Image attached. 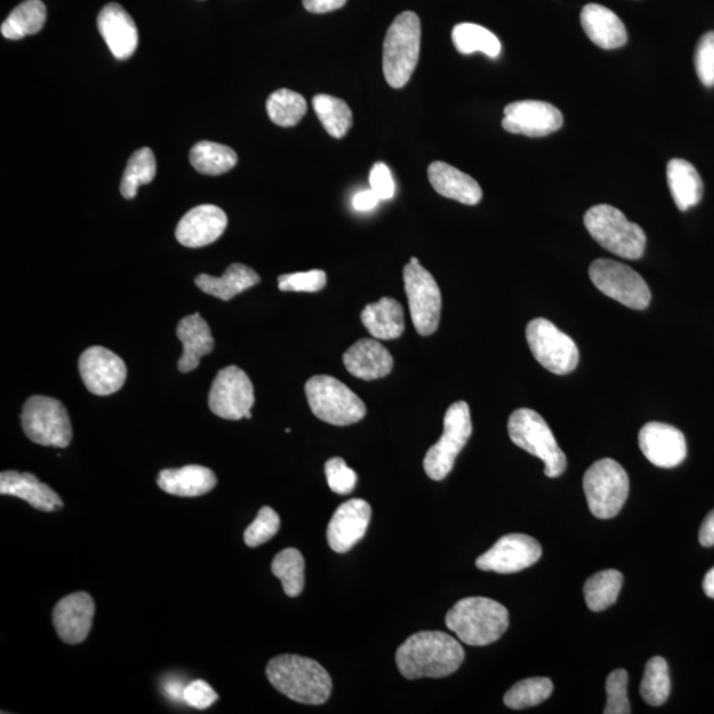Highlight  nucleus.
Wrapping results in <instances>:
<instances>
[{
  "instance_id": "obj_34",
  "label": "nucleus",
  "mask_w": 714,
  "mask_h": 714,
  "mask_svg": "<svg viewBox=\"0 0 714 714\" xmlns=\"http://www.w3.org/2000/svg\"><path fill=\"white\" fill-rule=\"evenodd\" d=\"M451 37L459 54L471 55L482 53L488 57H493V59L500 55L502 44L499 39H497L493 32L482 27L480 24H457L454 30H452Z\"/></svg>"
},
{
  "instance_id": "obj_36",
  "label": "nucleus",
  "mask_w": 714,
  "mask_h": 714,
  "mask_svg": "<svg viewBox=\"0 0 714 714\" xmlns=\"http://www.w3.org/2000/svg\"><path fill=\"white\" fill-rule=\"evenodd\" d=\"M312 106L322 126L331 137L341 139L347 136L353 127V112L346 101L329 94H318L312 100Z\"/></svg>"
},
{
  "instance_id": "obj_19",
  "label": "nucleus",
  "mask_w": 714,
  "mask_h": 714,
  "mask_svg": "<svg viewBox=\"0 0 714 714\" xmlns=\"http://www.w3.org/2000/svg\"><path fill=\"white\" fill-rule=\"evenodd\" d=\"M95 604L85 591L60 599L54 609V626L67 645H80L91 633Z\"/></svg>"
},
{
  "instance_id": "obj_48",
  "label": "nucleus",
  "mask_w": 714,
  "mask_h": 714,
  "mask_svg": "<svg viewBox=\"0 0 714 714\" xmlns=\"http://www.w3.org/2000/svg\"><path fill=\"white\" fill-rule=\"evenodd\" d=\"M369 184L380 200H391L396 193V184L385 163H376L369 174Z\"/></svg>"
},
{
  "instance_id": "obj_49",
  "label": "nucleus",
  "mask_w": 714,
  "mask_h": 714,
  "mask_svg": "<svg viewBox=\"0 0 714 714\" xmlns=\"http://www.w3.org/2000/svg\"><path fill=\"white\" fill-rule=\"evenodd\" d=\"M347 0H303L304 9L312 14H327L346 5Z\"/></svg>"
},
{
  "instance_id": "obj_45",
  "label": "nucleus",
  "mask_w": 714,
  "mask_h": 714,
  "mask_svg": "<svg viewBox=\"0 0 714 714\" xmlns=\"http://www.w3.org/2000/svg\"><path fill=\"white\" fill-rule=\"evenodd\" d=\"M326 477L331 491H334L337 495H348L353 493L357 483V474L353 469L347 467V463L344 462L342 458H331L327 461L326 467Z\"/></svg>"
},
{
  "instance_id": "obj_28",
  "label": "nucleus",
  "mask_w": 714,
  "mask_h": 714,
  "mask_svg": "<svg viewBox=\"0 0 714 714\" xmlns=\"http://www.w3.org/2000/svg\"><path fill=\"white\" fill-rule=\"evenodd\" d=\"M159 488L164 493L181 497L206 495L218 484L212 470L199 464H188L182 469H165L158 475Z\"/></svg>"
},
{
  "instance_id": "obj_23",
  "label": "nucleus",
  "mask_w": 714,
  "mask_h": 714,
  "mask_svg": "<svg viewBox=\"0 0 714 714\" xmlns=\"http://www.w3.org/2000/svg\"><path fill=\"white\" fill-rule=\"evenodd\" d=\"M0 494L19 497L43 513L60 511L64 508L61 497L48 484L30 473L3 471L0 474Z\"/></svg>"
},
{
  "instance_id": "obj_20",
  "label": "nucleus",
  "mask_w": 714,
  "mask_h": 714,
  "mask_svg": "<svg viewBox=\"0 0 714 714\" xmlns=\"http://www.w3.org/2000/svg\"><path fill=\"white\" fill-rule=\"evenodd\" d=\"M372 508L362 499H350L336 509L327 527V541L331 550L346 553L365 538Z\"/></svg>"
},
{
  "instance_id": "obj_41",
  "label": "nucleus",
  "mask_w": 714,
  "mask_h": 714,
  "mask_svg": "<svg viewBox=\"0 0 714 714\" xmlns=\"http://www.w3.org/2000/svg\"><path fill=\"white\" fill-rule=\"evenodd\" d=\"M553 683L548 678H531L519 681L505 694V704L509 710H527L544 703L551 698Z\"/></svg>"
},
{
  "instance_id": "obj_51",
  "label": "nucleus",
  "mask_w": 714,
  "mask_h": 714,
  "mask_svg": "<svg viewBox=\"0 0 714 714\" xmlns=\"http://www.w3.org/2000/svg\"><path fill=\"white\" fill-rule=\"evenodd\" d=\"M699 540L703 546H714V509L707 514L703 525H701Z\"/></svg>"
},
{
  "instance_id": "obj_30",
  "label": "nucleus",
  "mask_w": 714,
  "mask_h": 714,
  "mask_svg": "<svg viewBox=\"0 0 714 714\" xmlns=\"http://www.w3.org/2000/svg\"><path fill=\"white\" fill-rule=\"evenodd\" d=\"M260 280L258 274L252 267L233 264L228 267L224 276L212 277L208 276V274H200V276L196 277L195 284L206 295L228 302L235 296L241 295L242 291L260 284Z\"/></svg>"
},
{
  "instance_id": "obj_31",
  "label": "nucleus",
  "mask_w": 714,
  "mask_h": 714,
  "mask_svg": "<svg viewBox=\"0 0 714 714\" xmlns=\"http://www.w3.org/2000/svg\"><path fill=\"white\" fill-rule=\"evenodd\" d=\"M667 182L676 207L683 212L698 206L703 199V181H701L698 170L684 159H672L668 162Z\"/></svg>"
},
{
  "instance_id": "obj_5",
  "label": "nucleus",
  "mask_w": 714,
  "mask_h": 714,
  "mask_svg": "<svg viewBox=\"0 0 714 714\" xmlns=\"http://www.w3.org/2000/svg\"><path fill=\"white\" fill-rule=\"evenodd\" d=\"M421 53V22L412 11L403 12L389 27L382 50V70L394 89L404 88L412 79Z\"/></svg>"
},
{
  "instance_id": "obj_42",
  "label": "nucleus",
  "mask_w": 714,
  "mask_h": 714,
  "mask_svg": "<svg viewBox=\"0 0 714 714\" xmlns=\"http://www.w3.org/2000/svg\"><path fill=\"white\" fill-rule=\"evenodd\" d=\"M280 519L270 507L260 509L257 518L246 528L244 541L247 546L256 548L267 543L279 531Z\"/></svg>"
},
{
  "instance_id": "obj_25",
  "label": "nucleus",
  "mask_w": 714,
  "mask_h": 714,
  "mask_svg": "<svg viewBox=\"0 0 714 714\" xmlns=\"http://www.w3.org/2000/svg\"><path fill=\"white\" fill-rule=\"evenodd\" d=\"M579 21L585 34L599 48L617 49L627 43V31L623 22L604 5L586 4Z\"/></svg>"
},
{
  "instance_id": "obj_24",
  "label": "nucleus",
  "mask_w": 714,
  "mask_h": 714,
  "mask_svg": "<svg viewBox=\"0 0 714 714\" xmlns=\"http://www.w3.org/2000/svg\"><path fill=\"white\" fill-rule=\"evenodd\" d=\"M347 371L356 379L372 381L385 378L393 369V357L376 339H361L343 355Z\"/></svg>"
},
{
  "instance_id": "obj_39",
  "label": "nucleus",
  "mask_w": 714,
  "mask_h": 714,
  "mask_svg": "<svg viewBox=\"0 0 714 714\" xmlns=\"http://www.w3.org/2000/svg\"><path fill=\"white\" fill-rule=\"evenodd\" d=\"M157 175V161L154 152L148 148L140 149L131 156L120 182V194L125 199H134L138 189L145 184L154 181Z\"/></svg>"
},
{
  "instance_id": "obj_16",
  "label": "nucleus",
  "mask_w": 714,
  "mask_h": 714,
  "mask_svg": "<svg viewBox=\"0 0 714 714\" xmlns=\"http://www.w3.org/2000/svg\"><path fill=\"white\" fill-rule=\"evenodd\" d=\"M79 369L88 391L95 396H111L118 392L127 378L125 361L111 349L100 346L82 353Z\"/></svg>"
},
{
  "instance_id": "obj_27",
  "label": "nucleus",
  "mask_w": 714,
  "mask_h": 714,
  "mask_svg": "<svg viewBox=\"0 0 714 714\" xmlns=\"http://www.w3.org/2000/svg\"><path fill=\"white\" fill-rule=\"evenodd\" d=\"M429 182L437 193L446 199L467 206H476L483 193L475 178L445 162H433L427 169Z\"/></svg>"
},
{
  "instance_id": "obj_9",
  "label": "nucleus",
  "mask_w": 714,
  "mask_h": 714,
  "mask_svg": "<svg viewBox=\"0 0 714 714\" xmlns=\"http://www.w3.org/2000/svg\"><path fill=\"white\" fill-rule=\"evenodd\" d=\"M473 435L470 407L464 401L452 404L444 418V435L427 450L424 469L433 481H444L454 469L456 459Z\"/></svg>"
},
{
  "instance_id": "obj_8",
  "label": "nucleus",
  "mask_w": 714,
  "mask_h": 714,
  "mask_svg": "<svg viewBox=\"0 0 714 714\" xmlns=\"http://www.w3.org/2000/svg\"><path fill=\"white\" fill-rule=\"evenodd\" d=\"M584 491L589 509L598 519H613L622 511L630 491L626 470L614 459L592 463L584 476Z\"/></svg>"
},
{
  "instance_id": "obj_37",
  "label": "nucleus",
  "mask_w": 714,
  "mask_h": 714,
  "mask_svg": "<svg viewBox=\"0 0 714 714\" xmlns=\"http://www.w3.org/2000/svg\"><path fill=\"white\" fill-rule=\"evenodd\" d=\"M267 116L272 123L291 127L301 123L308 113V102L303 95L290 91V89H278L266 102Z\"/></svg>"
},
{
  "instance_id": "obj_52",
  "label": "nucleus",
  "mask_w": 714,
  "mask_h": 714,
  "mask_svg": "<svg viewBox=\"0 0 714 714\" xmlns=\"http://www.w3.org/2000/svg\"><path fill=\"white\" fill-rule=\"evenodd\" d=\"M703 589L707 597L714 599V566L705 575Z\"/></svg>"
},
{
  "instance_id": "obj_6",
  "label": "nucleus",
  "mask_w": 714,
  "mask_h": 714,
  "mask_svg": "<svg viewBox=\"0 0 714 714\" xmlns=\"http://www.w3.org/2000/svg\"><path fill=\"white\" fill-rule=\"evenodd\" d=\"M508 435L518 448L544 462L546 476L558 477L565 473L567 461L564 451L538 412L527 407L515 411L508 419Z\"/></svg>"
},
{
  "instance_id": "obj_12",
  "label": "nucleus",
  "mask_w": 714,
  "mask_h": 714,
  "mask_svg": "<svg viewBox=\"0 0 714 714\" xmlns=\"http://www.w3.org/2000/svg\"><path fill=\"white\" fill-rule=\"evenodd\" d=\"M526 335L534 359L546 371L560 376L575 371L579 361L577 344L548 319H533L528 323Z\"/></svg>"
},
{
  "instance_id": "obj_29",
  "label": "nucleus",
  "mask_w": 714,
  "mask_h": 714,
  "mask_svg": "<svg viewBox=\"0 0 714 714\" xmlns=\"http://www.w3.org/2000/svg\"><path fill=\"white\" fill-rule=\"evenodd\" d=\"M361 322L378 341L399 339L405 331L404 309L396 299L381 298L361 311Z\"/></svg>"
},
{
  "instance_id": "obj_4",
  "label": "nucleus",
  "mask_w": 714,
  "mask_h": 714,
  "mask_svg": "<svg viewBox=\"0 0 714 714\" xmlns=\"http://www.w3.org/2000/svg\"><path fill=\"white\" fill-rule=\"evenodd\" d=\"M584 224L591 238L615 256L640 260L645 254V231L615 207L608 204L591 207L584 216Z\"/></svg>"
},
{
  "instance_id": "obj_22",
  "label": "nucleus",
  "mask_w": 714,
  "mask_h": 714,
  "mask_svg": "<svg viewBox=\"0 0 714 714\" xmlns=\"http://www.w3.org/2000/svg\"><path fill=\"white\" fill-rule=\"evenodd\" d=\"M99 31L116 59L126 60L136 53L137 25L123 5L111 3L102 9L99 15Z\"/></svg>"
},
{
  "instance_id": "obj_44",
  "label": "nucleus",
  "mask_w": 714,
  "mask_h": 714,
  "mask_svg": "<svg viewBox=\"0 0 714 714\" xmlns=\"http://www.w3.org/2000/svg\"><path fill=\"white\" fill-rule=\"evenodd\" d=\"M327 276L323 270L284 274L278 278L280 291L318 292L326 288Z\"/></svg>"
},
{
  "instance_id": "obj_13",
  "label": "nucleus",
  "mask_w": 714,
  "mask_h": 714,
  "mask_svg": "<svg viewBox=\"0 0 714 714\" xmlns=\"http://www.w3.org/2000/svg\"><path fill=\"white\" fill-rule=\"evenodd\" d=\"M589 277L606 297L633 310H645L652 302L646 280L630 266L614 260L598 258L591 263Z\"/></svg>"
},
{
  "instance_id": "obj_21",
  "label": "nucleus",
  "mask_w": 714,
  "mask_h": 714,
  "mask_svg": "<svg viewBox=\"0 0 714 714\" xmlns=\"http://www.w3.org/2000/svg\"><path fill=\"white\" fill-rule=\"evenodd\" d=\"M228 218L219 207L203 204L184 215L176 227V239L187 247H203L214 244L226 232Z\"/></svg>"
},
{
  "instance_id": "obj_3",
  "label": "nucleus",
  "mask_w": 714,
  "mask_h": 714,
  "mask_svg": "<svg viewBox=\"0 0 714 714\" xmlns=\"http://www.w3.org/2000/svg\"><path fill=\"white\" fill-rule=\"evenodd\" d=\"M446 626L464 645L482 647L499 641L509 626L508 610L486 597H469L452 606Z\"/></svg>"
},
{
  "instance_id": "obj_47",
  "label": "nucleus",
  "mask_w": 714,
  "mask_h": 714,
  "mask_svg": "<svg viewBox=\"0 0 714 714\" xmlns=\"http://www.w3.org/2000/svg\"><path fill=\"white\" fill-rule=\"evenodd\" d=\"M183 700L195 710H207L219 700L218 693L214 691L207 681L195 680L183 690Z\"/></svg>"
},
{
  "instance_id": "obj_33",
  "label": "nucleus",
  "mask_w": 714,
  "mask_h": 714,
  "mask_svg": "<svg viewBox=\"0 0 714 714\" xmlns=\"http://www.w3.org/2000/svg\"><path fill=\"white\" fill-rule=\"evenodd\" d=\"M239 157L228 146L209 142L196 143L189 152V162L200 174L218 176L231 171L238 164Z\"/></svg>"
},
{
  "instance_id": "obj_35",
  "label": "nucleus",
  "mask_w": 714,
  "mask_h": 714,
  "mask_svg": "<svg viewBox=\"0 0 714 714\" xmlns=\"http://www.w3.org/2000/svg\"><path fill=\"white\" fill-rule=\"evenodd\" d=\"M623 585L621 572L608 569L596 573L584 586L586 604L595 613L609 609L617 602Z\"/></svg>"
},
{
  "instance_id": "obj_50",
  "label": "nucleus",
  "mask_w": 714,
  "mask_h": 714,
  "mask_svg": "<svg viewBox=\"0 0 714 714\" xmlns=\"http://www.w3.org/2000/svg\"><path fill=\"white\" fill-rule=\"evenodd\" d=\"M353 203L356 210H360V212H367V210H372L373 208L378 207L380 199L372 189H368L356 194Z\"/></svg>"
},
{
  "instance_id": "obj_17",
  "label": "nucleus",
  "mask_w": 714,
  "mask_h": 714,
  "mask_svg": "<svg viewBox=\"0 0 714 714\" xmlns=\"http://www.w3.org/2000/svg\"><path fill=\"white\" fill-rule=\"evenodd\" d=\"M564 125L563 114L544 101H518L506 106L503 129L520 136L540 138L550 136Z\"/></svg>"
},
{
  "instance_id": "obj_38",
  "label": "nucleus",
  "mask_w": 714,
  "mask_h": 714,
  "mask_svg": "<svg viewBox=\"0 0 714 714\" xmlns=\"http://www.w3.org/2000/svg\"><path fill=\"white\" fill-rule=\"evenodd\" d=\"M272 573L283 583L286 596H301L304 589V558L296 548H286L274 557Z\"/></svg>"
},
{
  "instance_id": "obj_14",
  "label": "nucleus",
  "mask_w": 714,
  "mask_h": 714,
  "mask_svg": "<svg viewBox=\"0 0 714 714\" xmlns=\"http://www.w3.org/2000/svg\"><path fill=\"white\" fill-rule=\"evenodd\" d=\"M209 410L224 419L252 418L254 388L249 376L241 368H222L210 387Z\"/></svg>"
},
{
  "instance_id": "obj_32",
  "label": "nucleus",
  "mask_w": 714,
  "mask_h": 714,
  "mask_svg": "<svg viewBox=\"0 0 714 714\" xmlns=\"http://www.w3.org/2000/svg\"><path fill=\"white\" fill-rule=\"evenodd\" d=\"M46 21L47 10L42 0H25L5 19L0 31L5 39L21 41L41 32Z\"/></svg>"
},
{
  "instance_id": "obj_7",
  "label": "nucleus",
  "mask_w": 714,
  "mask_h": 714,
  "mask_svg": "<svg viewBox=\"0 0 714 714\" xmlns=\"http://www.w3.org/2000/svg\"><path fill=\"white\" fill-rule=\"evenodd\" d=\"M304 392L311 412L324 423L348 426L366 417L367 406L360 398L331 376H314L306 382Z\"/></svg>"
},
{
  "instance_id": "obj_18",
  "label": "nucleus",
  "mask_w": 714,
  "mask_h": 714,
  "mask_svg": "<svg viewBox=\"0 0 714 714\" xmlns=\"http://www.w3.org/2000/svg\"><path fill=\"white\" fill-rule=\"evenodd\" d=\"M640 448L656 468L673 469L687 458V441L683 433L675 426L648 423L640 433Z\"/></svg>"
},
{
  "instance_id": "obj_43",
  "label": "nucleus",
  "mask_w": 714,
  "mask_h": 714,
  "mask_svg": "<svg viewBox=\"0 0 714 714\" xmlns=\"http://www.w3.org/2000/svg\"><path fill=\"white\" fill-rule=\"evenodd\" d=\"M629 673L624 669H615L609 675L606 681V693H608V703H606L604 714H630L631 705L627 696Z\"/></svg>"
},
{
  "instance_id": "obj_11",
  "label": "nucleus",
  "mask_w": 714,
  "mask_h": 714,
  "mask_svg": "<svg viewBox=\"0 0 714 714\" xmlns=\"http://www.w3.org/2000/svg\"><path fill=\"white\" fill-rule=\"evenodd\" d=\"M404 284L414 329L423 336L435 334L442 311L441 290L435 277L413 257L405 266Z\"/></svg>"
},
{
  "instance_id": "obj_2",
  "label": "nucleus",
  "mask_w": 714,
  "mask_h": 714,
  "mask_svg": "<svg viewBox=\"0 0 714 714\" xmlns=\"http://www.w3.org/2000/svg\"><path fill=\"white\" fill-rule=\"evenodd\" d=\"M266 676L278 692L306 705H322L333 692V680L326 669L304 656H276L267 663Z\"/></svg>"
},
{
  "instance_id": "obj_10",
  "label": "nucleus",
  "mask_w": 714,
  "mask_h": 714,
  "mask_svg": "<svg viewBox=\"0 0 714 714\" xmlns=\"http://www.w3.org/2000/svg\"><path fill=\"white\" fill-rule=\"evenodd\" d=\"M21 418L24 435L32 442L66 449L72 441V425L59 400L32 396L24 404Z\"/></svg>"
},
{
  "instance_id": "obj_40",
  "label": "nucleus",
  "mask_w": 714,
  "mask_h": 714,
  "mask_svg": "<svg viewBox=\"0 0 714 714\" xmlns=\"http://www.w3.org/2000/svg\"><path fill=\"white\" fill-rule=\"evenodd\" d=\"M671 693V679L667 661L660 656L649 659L643 675L641 694L648 705L660 706Z\"/></svg>"
},
{
  "instance_id": "obj_15",
  "label": "nucleus",
  "mask_w": 714,
  "mask_h": 714,
  "mask_svg": "<svg viewBox=\"0 0 714 714\" xmlns=\"http://www.w3.org/2000/svg\"><path fill=\"white\" fill-rule=\"evenodd\" d=\"M538 540L522 533L503 536L496 544L476 560L477 569L511 575L527 569L541 558Z\"/></svg>"
},
{
  "instance_id": "obj_1",
  "label": "nucleus",
  "mask_w": 714,
  "mask_h": 714,
  "mask_svg": "<svg viewBox=\"0 0 714 714\" xmlns=\"http://www.w3.org/2000/svg\"><path fill=\"white\" fill-rule=\"evenodd\" d=\"M464 661V649L454 637L441 631H421L396 653L399 671L407 680L446 678Z\"/></svg>"
},
{
  "instance_id": "obj_46",
  "label": "nucleus",
  "mask_w": 714,
  "mask_h": 714,
  "mask_svg": "<svg viewBox=\"0 0 714 714\" xmlns=\"http://www.w3.org/2000/svg\"><path fill=\"white\" fill-rule=\"evenodd\" d=\"M698 78L707 88L714 87V31L701 36L694 50Z\"/></svg>"
},
{
  "instance_id": "obj_26",
  "label": "nucleus",
  "mask_w": 714,
  "mask_h": 714,
  "mask_svg": "<svg viewBox=\"0 0 714 714\" xmlns=\"http://www.w3.org/2000/svg\"><path fill=\"white\" fill-rule=\"evenodd\" d=\"M178 341L183 344V355L177 361L178 371L188 373L200 365L201 357L212 353L215 341L208 323L199 314L188 315L176 327Z\"/></svg>"
}]
</instances>
